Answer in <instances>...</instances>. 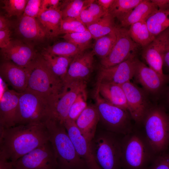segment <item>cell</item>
I'll return each instance as SVG.
<instances>
[{"label":"cell","mask_w":169,"mask_h":169,"mask_svg":"<svg viewBox=\"0 0 169 169\" xmlns=\"http://www.w3.org/2000/svg\"><path fill=\"white\" fill-rule=\"evenodd\" d=\"M49 139L45 122L0 128V156L14 162Z\"/></svg>","instance_id":"cell-1"},{"label":"cell","mask_w":169,"mask_h":169,"mask_svg":"<svg viewBox=\"0 0 169 169\" xmlns=\"http://www.w3.org/2000/svg\"><path fill=\"white\" fill-rule=\"evenodd\" d=\"M45 123L59 169H88L85 162L78 154L64 124L51 117Z\"/></svg>","instance_id":"cell-2"},{"label":"cell","mask_w":169,"mask_h":169,"mask_svg":"<svg viewBox=\"0 0 169 169\" xmlns=\"http://www.w3.org/2000/svg\"><path fill=\"white\" fill-rule=\"evenodd\" d=\"M25 69L29 77L26 89L48 99L53 104L64 89L63 81L52 73L41 54L37 53Z\"/></svg>","instance_id":"cell-3"},{"label":"cell","mask_w":169,"mask_h":169,"mask_svg":"<svg viewBox=\"0 0 169 169\" xmlns=\"http://www.w3.org/2000/svg\"><path fill=\"white\" fill-rule=\"evenodd\" d=\"M141 124L143 125V131H140L156 155L168 149L169 116L163 108L150 107Z\"/></svg>","instance_id":"cell-4"},{"label":"cell","mask_w":169,"mask_h":169,"mask_svg":"<svg viewBox=\"0 0 169 169\" xmlns=\"http://www.w3.org/2000/svg\"><path fill=\"white\" fill-rule=\"evenodd\" d=\"M121 169H148L156 155L141 132L135 129L123 136Z\"/></svg>","instance_id":"cell-5"},{"label":"cell","mask_w":169,"mask_h":169,"mask_svg":"<svg viewBox=\"0 0 169 169\" xmlns=\"http://www.w3.org/2000/svg\"><path fill=\"white\" fill-rule=\"evenodd\" d=\"M123 136L104 129L96 131L90 142V146L96 161L102 169H121Z\"/></svg>","instance_id":"cell-6"},{"label":"cell","mask_w":169,"mask_h":169,"mask_svg":"<svg viewBox=\"0 0 169 169\" xmlns=\"http://www.w3.org/2000/svg\"><path fill=\"white\" fill-rule=\"evenodd\" d=\"M19 93L16 125L44 122L51 117L50 100L28 89Z\"/></svg>","instance_id":"cell-7"},{"label":"cell","mask_w":169,"mask_h":169,"mask_svg":"<svg viewBox=\"0 0 169 169\" xmlns=\"http://www.w3.org/2000/svg\"><path fill=\"white\" fill-rule=\"evenodd\" d=\"M95 98L104 130L125 136L133 131L131 117L128 111L114 105L103 99L95 90Z\"/></svg>","instance_id":"cell-8"},{"label":"cell","mask_w":169,"mask_h":169,"mask_svg":"<svg viewBox=\"0 0 169 169\" xmlns=\"http://www.w3.org/2000/svg\"><path fill=\"white\" fill-rule=\"evenodd\" d=\"M116 38L109 54L100 60L101 66L108 68L114 66L136 56L139 46L131 37L128 29L116 26Z\"/></svg>","instance_id":"cell-9"},{"label":"cell","mask_w":169,"mask_h":169,"mask_svg":"<svg viewBox=\"0 0 169 169\" xmlns=\"http://www.w3.org/2000/svg\"><path fill=\"white\" fill-rule=\"evenodd\" d=\"M12 163L17 169H59L57 159L49 141Z\"/></svg>","instance_id":"cell-10"},{"label":"cell","mask_w":169,"mask_h":169,"mask_svg":"<svg viewBox=\"0 0 169 169\" xmlns=\"http://www.w3.org/2000/svg\"><path fill=\"white\" fill-rule=\"evenodd\" d=\"M64 83L63 90L53 104L51 117L63 124L67 119L70 107L78 94L87 87V82L84 81H74Z\"/></svg>","instance_id":"cell-11"},{"label":"cell","mask_w":169,"mask_h":169,"mask_svg":"<svg viewBox=\"0 0 169 169\" xmlns=\"http://www.w3.org/2000/svg\"><path fill=\"white\" fill-rule=\"evenodd\" d=\"M169 44V27L156 36L144 48L142 56L149 67L163 77L168 79L163 72V56Z\"/></svg>","instance_id":"cell-12"},{"label":"cell","mask_w":169,"mask_h":169,"mask_svg":"<svg viewBox=\"0 0 169 169\" xmlns=\"http://www.w3.org/2000/svg\"><path fill=\"white\" fill-rule=\"evenodd\" d=\"M138 59L132 57L113 66H101L98 72L96 83L108 82L121 85L134 77Z\"/></svg>","instance_id":"cell-13"},{"label":"cell","mask_w":169,"mask_h":169,"mask_svg":"<svg viewBox=\"0 0 169 169\" xmlns=\"http://www.w3.org/2000/svg\"><path fill=\"white\" fill-rule=\"evenodd\" d=\"M120 85L125 95L128 111L135 122L140 125L150 107L146 98L143 91L130 81Z\"/></svg>","instance_id":"cell-14"},{"label":"cell","mask_w":169,"mask_h":169,"mask_svg":"<svg viewBox=\"0 0 169 169\" xmlns=\"http://www.w3.org/2000/svg\"><path fill=\"white\" fill-rule=\"evenodd\" d=\"M0 53L3 60L11 61L24 68L37 54L31 45L18 39L12 40L8 46L1 49Z\"/></svg>","instance_id":"cell-15"},{"label":"cell","mask_w":169,"mask_h":169,"mask_svg":"<svg viewBox=\"0 0 169 169\" xmlns=\"http://www.w3.org/2000/svg\"><path fill=\"white\" fill-rule=\"evenodd\" d=\"M64 124L78 154L85 162L88 169H102L93 156L90 142L81 134L75 121L67 119Z\"/></svg>","instance_id":"cell-16"},{"label":"cell","mask_w":169,"mask_h":169,"mask_svg":"<svg viewBox=\"0 0 169 169\" xmlns=\"http://www.w3.org/2000/svg\"><path fill=\"white\" fill-rule=\"evenodd\" d=\"M94 55L92 51H84L74 56L69 65L63 82L74 81L87 82L93 71Z\"/></svg>","instance_id":"cell-17"},{"label":"cell","mask_w":169,"mask_h":169,"mask_svg":"<svg viewBox=\"0 0 169 169\" xmlns=\"http://www.w3.org/2000/svg\"><path fill=\"white\" fill-rule=\"evenodd\" d=\"M0 76L18 92H23L27 88L29 77L27 71L11 61L3 60L0 65Z\"/></svg>","instance_id":"cell-18"},{"label":"cell","mask_w":169,"mask_h":169,"mask_svg":"<svg viewBox=\"0 0 169 169\" xmlns=\"http://www.w3.org/2000/svg\"><path fill=\"white\" fill-rule=\"evenodd\" d=\"M19 93L8 89L0 100V128L16 125Z\"/></svg>","instance_id":"cell-19"},{"label":"cell","mask_w":169,"mask_h":169,"mask_svg":"<svg viewBox=\"0 0 169 169\" xmlns=\"http://www.w3.org/2000/svg\"><path fill=\"white\" fill-rule=\"evenodd\" d=\"M134 77L145 90L152 93L160 91L168 79L163 77L138 59Z\"/></svg>","instance_id":"cell-20"},{"label":"cell","mask_w":169,"mask_h":169,"mask_svg":"<svg viewBox=\"0 0 169 169\" xmlns=\"http://www.w3.org/2000/svg\"><path fill=\"white\" fill-rule=\"evenodd\" d=\"M19 19L16 31L27 41L37 42L47 37L45 30L37 18L23 15Z\"/></svg>","instance_id":"cell-21"},{"label":"cell","mask_w":169,"mask_h":169,"mask_svg":"<svg viewBox=\"0 0 169 169\" xmlns=\"http://www.w3.org/2000/svg\"><path fill=\"white\" fill-rule=\"evenodd\" d=\"M100 120V116L96 105H89L75 122L82 135L90 142L95 135Z\"/></svg>","instance_id":"cell-22"},{"label":"cell","mask_w":169,"mask_h":169,"mask_svg":"<svg viewBox=\"0 0 169 169\" xmlns=\"http://www.w3.org/2000/svg\"><path fill=\"white\" fill-rule=\"evenodd\" d=\"M95 90L101 97L107 102L128 111L125 95L120 85L99 83H96Z\"/></svg>","instance_id":"cell-23"},{"label":"cell","mask_w":169,"mask_h":169,"mask_svg":"<svg viewBox=\"0 0 169 169\" xmlns=\"http://www.w3.org/2000/svg\"><path fill=\"white\" fill-rule=\"evenodd\" d=\"M37 18L45 30L47 38H53L59 35L63 19L60 7L42 11Z\"/></svg>","instance_id":"cell-24"},{"label":"cell","mask_w":169,"mask_h":169,"mask_svg":"<svg viewBox=\"0 0 169 169\" xmlns=\"http://www.w3.org/2000/svg\"><path fill=\"white\" fill-rule=\"evenodd\" d=\"M158 10L151 0H143L122 21L121 27L125 28L139 21L146 20L153 12Z\"/></svg>","instance_id":"cell-25"},{"label":"cell","mask_w":169,"mask_h":169,"mask_svg":"<svg viewBox=\"0 0 169 169\" xmlns=\"http://www.w3.org/2000/svg\"><path fill=\"white\" fill-rule=\"evenodd\" d=\"M41 54L52 73L63 81L74 57L54 55L44 50Z\"/></svg>","instance_id":"cell-26"},{"label":"cell","mask_w":169,"mask_h":169,"mask_svg":"<svg viewBox=\"0 0 169 169\" xmlns=\"http://www.w3.org/2000/svg\"><path fill=\"white\" fill-rule=\"evenodd\" d=\"M146 22L150 32L155 37L169 27V9L156 10Z\"/></svg>","instance_id":"cell-27"},{"label":"cell","mask_w":169,"mask_h":169,"mask_svg":"<svg viewBox=\"0 0 169 169\" xmlns=\"http://www.w3.org/2000/svg\"><path fill=\"white\" fill-rule=\"evenodd\" d=\"M146 20H142L133 24L128 29L133 40L143 48L149 44L155 37L150 32Z\"/></svg>","instance_id":"cell-28"},{"label":"cell","mask_w":169,"mask_h":169,"mask_svg":"<svg viewBox=\"0 0 169 169\" xmlns=\"http://www.w3.org/2000/svg\"><path fill=\"white\" fill-rule=\"evenodd\" d=\"M114 18L108 13L96 22L87 27L95 40L113 31L116 27Z\"/></svg>","instance_id":"cell-29"},{"label":"cell","mask_w":169,"mask_h":169,"mask_svg":"<svg viewBox=\"0 0 169 169\" xmlns=\"http://www.w3.org/2000/svg\"><path fill=\"white\" fill-rule=\"evenodd\" d=\"M143 0H114L108 10L114 18L121 22Z\"/></svg>","instance_id":"cell-30"},{"label":"cell","mask_w":169,"mask_h":169,"mask_svg":"<svg viewBox=\"0 0 169 169\" xmlns=\"http://www.w3.org/2000/svg\"><path fill=\"white\" fill-rule=\"evenodd\" d=\"M44 50L49 54L74 57L85 51L74 44L67 41L57 43L49 46Z\"/></svg>","instance_id":"cell-31"},{"label":"cell","mask_w":169,"mask_h":169,"mask_svg":"<svg viewBox=\"0 0 169 169\" xmlns=\"http://www.w3.org/2000/svg\"><path fill=\"white\" fill-rule=\"evenodd\" d=\"M116 38L115 29L110 33L96 40L92 50L95 55H97L101 59L106 57L111 51Z\"/></svg>","instance_id":"cell-32"},{"label":"cell","mask_w":169,"mask_h":169,"mask_svg":"<svg viewBox=\"0 0 169 169\" xmlns=\"http://www.w3.org/2000/svg\"><path fill=\"white\" fill-rule=\"evenodd\" d=\"M93 0H73L66 1L61 9L63 19L71 18H77L81 11L87 8Z\"/></svg>","instance_id":"cell-33"},{"label":"cell","mask_w":169,"mask_h":169,"mask_svg":"<svg viewBox=\"0 0 169 169\" xmlns=\"http://www.w3.org/2000/svg\"><path fill=\"white\" fill-rule=\"evenodd\" d=\"M66 41L71 42L85 51L90 46L92 36L88 30L83 32L67 33L62 37Z\"/></svg>","instance_id":"cell-34"},{"label":"cell","mask_w":169,"mask_h":169,"mask_svg":"<svg viewBox=\"0 0 169 169\" xmlns=\"http://www.w3.org/2000/svg\"><path fill=\"white\" fill-rule=\"evenodd\" d=\"M86 88L81 90L69 109L67 119L75 121L88 106Z\"/></svg>","instance_id":"cell-35"},{"label":"cell","mask_w":169,"mask_h":169,"mask_svg":"<svg viewBox=\"0 0 169 169\" xmlns=\"http://www.w3.org/2000/svg\"><path fill=\"white\" fill-rule=\"evenodd\" d=\"M28 0H4L2 8L7 13L8 17L16 16L19 18L22 16Z\"/></svg>","instance_id":"cell-36"},{"label":"cell","mask_w":169,"mask_h":169,"mask_svg":"<svg viewBox=\"0 0 169 169\" xmlns=\"http://www.w3.org/2000/svg\"><path fill=\"white\" fill-rule=\"evenodd\" d=\"M88 30L87 27L77 19L68 18L62 20L59 35L83 32Z\"/></svg>","instance_id":"cell-37"},{"label":"cell","mask_w":169,"mask_h":169,"mask_svg":"<svg viewBox=\"0 0 169 169\" xmlns=\"http://www.w3.org/2000/svg\"><path fill=\"white\" fill-rule=\"evenodd\" d=\"M148 169H169V151L168 149L156 155Z\"/></svg>","instance_id":"cell-38"},{"label":"cell","mask_w":169,"mask_h":169,"mask_svg":"<svg viewBox=\"0 0 169 169\" xmlns=\"http://www.w3.org/2000/svg\"><path fill=\"white\" fill-rule=\"evenodd\" d=\"M42 0H28L23 15L37 18L41 10Z\"/></svg>","instance_id":"cell-39"},{"label":"cell","mask_w":169,"mask_h":169,"mask_svg":"<svg viewBox=\"0 0 169 169\" xmlns=\"http://www.w3.org/2000/svg\"><path fill=\"white\" fill-rule=\"evenodd\" d=\"M87 27L99 20L95 18L89 11L87 8L84 9L77 18Z\"/></svg>","instance_id":"cell-40"},{"label":"cell","mask_w":169,"mask_h":169,"mask_svg":"<svg viewBox=\"0 0 169 169\" xmlns=\"http://www.w3.org/2000/svg\"><path fill=\"white\" fill-rule=\"evenodd\" d=\"M87 8L90 13L98 19L108 13L105 12L95 0H93L89 4Z\"/></svg>","instance_id":"cell-41"},{"label":"cell","mask_w":169,"mask_h":169,"mask_svg":"<svg viewBox=\"0 0 169 169\" xmlns=\"http://www.w3.org/2000/svg\"><path fill=\"white\" fill-rule=\"evenodd\" d=\"M11 31L10 29L0 31V47L2 49L8 46L11 42Z\"/></svg>","instance_id":"cell-42"},{"label":"cell","mask_w":169,"mask_h":169,"mask_svg":"<svg viewBox=\"0 0 169 169\" xmlns=\"http://www.w3.org/2000/svg\"><path fill=\"white\" fill-rule=\"evenodd\" d=\"M59 2V0H42L41 12L60 8Z\"/></svg>","instance_id":"cell-43"},{"label":"cell","mask_w":169,"mask_h":169,"mask_svg":"<svg viewBox=\"0 0 169 169\" xmlns=\"http://www.w3.org/2000/svg\"><path fill=\"white\" fill-rule=\"evenodd\" d=\"M157 7L158 10L169 9V0H151Z\"/></svg>","instance_id":"cell-44"},{"label":"cell","mask_w":169,"mask_h":169,"mask_svg":"<svg viewBox=\"0 0 169 169\" xmlns=\"http://www.w3.org/2000/svg\"><path fill=\"white\" fill-rule=\"evenodd\" d=\"M11 23L8 19L5 16L0 15V31L7 29H10Z\"/></svg>","instance_id":"cell-45"},{"label":"cell","mask_w":169,"mask_h":169,"mask_svg":"<svg viewBox=\"0 0 169 169\" xmlns=\"http://www.w3.org/2000/svg\"><path fill=\"white\" fill-rule=\"evenodd\" d=\"M95 1L105 12H108L114 0H98Z\"/></svg>","instance_id":"cell-46"},{"label":"cell","mask_w":169,"mask_h":169,"mask_svg":"<svg viewBox=\"0 0 169 169\" xmlns=\"http://www.w3.org/2000/svg\"><path fill=\"white\" fill-rule=\"evenodd\" d=\"M163 65L169 70V44L164 55Z\"/></svg>","instance_id":"cell-47"},{"label":"cell","mask_w":169,"mask_h":169,"mask_svg":"<svg viewBox=\"0 0 169 169\" xmlns=\"http://www.w3.org/2000/svg\"><path fill=\"white\" fill-rule=\"evenodd\" d=\"M8 89L6 83L0 78V98Z\"/></svg>","instance_id":"cell-48"},{"label":"cell","mask_w":169,"mask_h":169,"mask_svg":"<svg viewBox=\"0 0 169 169\" xmlns=\"http://www.w3.org/2000/svg\"><path fill=\"white\" fill-rule=\"evenodd\" d=\"M8 169H17L13 165L12 163L11 166L8 168Z\"/></svg>","instance_id":"cell-49"},{"label":"cell","mask_w":169,"mask_h":169,"mask_svg":"<svg viewBox=\"0 0 169 169\" xmlns=\"http://www.w3.org/2000/svg\"><path fill=\"white\" fill-rule=\"evenodd\" d=\"M168 100L169 102V92H168Z\"/></svg>","instance_id":"cell-50"}]
</instances>
